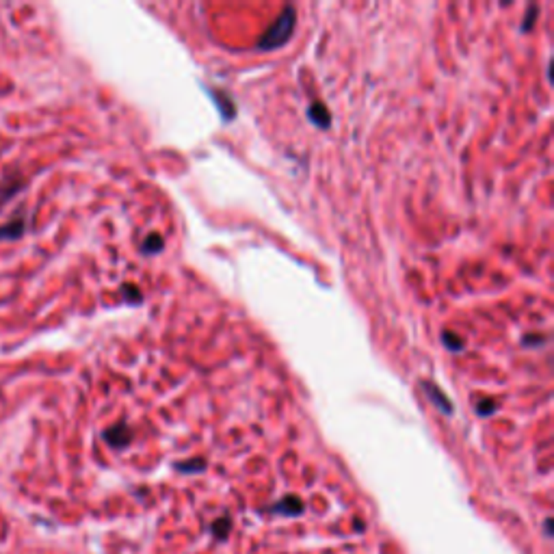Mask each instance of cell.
I'll return each instance as SVG.
<instances>
[{"label": "cell", "instance_id": "6da1fadb", "mask_svg": "<svg viewBox=\"0 0 554 554\" xmlns=\"http://www.w3.org/2000/svg\"><path fill=\"white\" fill-rule=\"evenodd\" d=\"M27 232V219L24 215H15L9 223L0 225V241H18Z\"/></svg>", "mask_w": 554, "mask_h": 554}, {"label": "cell", "instance_id": "7a4b0ae2", "mask_svg": "<svg viewBox=\"0 0 554 554\" xmlns=\"http://www.w3.org/2000/svg\"><path fill=\"white\" fill-rule=\"evenodd\" d=\"M275 513H284V515H299L301 511H304V505H301V500L295 498V496H288L284 498L282 502H277V505L273 507Z\"/></svg>", "mask_w": 554, "mask_h": 554}, {"label": "cell", "instance_id": "3957f363", "mask_svg": "<svg viewBox=\"0 0 554 554\" xmlns=\"http://www.w3.org/2000/svg\"><path fill=\"white\" fill-rule=\"evenodd\" d=\"M22 187H24L22 180H13V182H7L3 189H0V206L7 204V201H9L11 197H15V195L22 191Z\"/></svg>", "mask_w": 554, "mask_h": 554}, {"label": "cell", "instance_id": "277c9868", "mask_svg": "<svg viewBox=\"0 0 554 554\" xmlns=\"http://www.w3.org/2000/svg\"><path fill=\"white\" fill-rule=\"evenodd\" d=\"M230 520H225V518H221V520H217V522H212V526H210V531H212V535L217 537V539H225L230 535Z\"/></svg>", "mask_w": 554, "mask_h": 554}]
</instances>
